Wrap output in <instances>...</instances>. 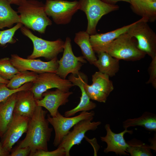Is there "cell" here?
<instances>
[{
	"mask_svg": "<svg viewBox=\"0 0 156 156\" xmlns=\"http://www.w3.org/2000/svg\"><path fill=\"white\" fill-rule=\"evenodd\" d=\"M47 112L42 107L37 106L30 118L26 136L17 146L29 147L31 150L29 155L38 150L48 151V143L53 129L49 127V122L46 118Z\"/></svg>",
	"mask_w": 156,
	"mask_h": 156,
	"instance_id": "6da1fadb",
	"label": "cell"
},
{
	"mask_svg": "<svg viewBox=\"0 0 156 156\" xmlns=\"http://www.w3.org/2000/svg\"><path fill=\"white\" fill-rule=\"evenodd\" d=\"M21 23L29 29L44 34L52 21L46 14L44 4L37 0H25L18 6Z\"/></svg>",
	"mask_w": 156,
	"mask_h": 156,
	"instance_id": "7a4b0ae2",
	"label": "cell"
},
{
	"mask_svg": "<svg viewBox=\"0 0 156 156\" xmlns=\"http://www.w3.org/2000/svg\"><path fill=\"white\" fill-rule=\"evenodd\" d=\"M103 52L119 60L127 61L139 60L146 54L138 48L136 40L127 32L121 34L106 46L101 52Z\"/></svg>",
	"mask_w": 156,
	"mask_h": 156,
	"instance_id": "3957f363",
	"label": "cell"
},
{
	"mask_svg": "<svg viewBox=\"0 0 156 156\" xmlns=\"http://www.w3.org/2000/svg\"><path fill=\"white\" fill-rule=\"evenodd\" d=\"M21 31L24 36L32 41L33 49L32 53L27 58L35 59L44 57L48 60H51L63 51L65 42L60 39L50 41L43 39L34 35L29 29L22 26Z\"/></svg>",
	"mask_w": 156,
	"mask_h": 156,
	"instance_id": "277c9868",
	"label": "cell"
},
{
	"mask_svg": "<svg viewBox=\"0 0 156 156\" xmlns=\"http://www.w3.org/2000/svg\"><path fill=\"white\" fill-rule=\"evenodd\" d=\"M79 10L84 12L88 24L86 31L90 35L97 33L96 27L101 17L111 12L118 10L117 5L105 3L101 0H79Z\"/></svg>",
	"mask_w": 156,
	"mask_h": 156,
	"instance_id": "5b68a950",
	"label": "cell"
},
{
	"mask_svg": "<svg viewBox=\"0 0 156 156\" xmlns=\"http://www.w3.org/2000/svg\"><path fill=\"white\" fill-rule=\"evenodd\" d=\"M145 18L135 22L128 32L135 38L137 47L151 58L156 56V34L150 27Z\"/></svg>",
	"mask_w": 156,
	"mask_h": 156,
	"instance_id": "8992f818",
	"label": "cell"
},
{
	"mask_svg": "<svg viewBox=\"0 0 156 156\" xmlns=\"http://www.w3.org/2000/svg\"><path fill=\"white\" fill-rule=\"evenodd\" d=\"M45 12L57 25H66L71 21L73 16L79 10L78 1L46 0Z\"/></svg>",
	"mask_w": 156,
	"mask_h": 156,
	"instance_id": "52a82bcc",
	"label": "cell"
},
{
	"mask_svg": "<svg viewBox=\"0 0 156 156\" xmlns=\"http://www.w3.org/2000/svg\"><path fill=\"white\" fill-rule=\"evenodd\" d=\"M29 89L33 94L36 100L42 99V94L52 88L68 92L74 86L68 79H63L56 73L45 72L38 74L36 80Z\"/></svg>",
	"mask_w": 156,
	"mask_h": 156,
	"instance_id": "ba28073f",
	"label": "cell"
},
{
	"mask_svg": "<svg viewBox=\"0 0 156 156\" xmlns=\"http://www.w3.org/2000/svg\"><path fill=\"white\" fill-rule=\"evenodd\" d=\"M94 115L95 113L93 111L82 112L77 116L69 117L64 116L58 111L54 117L48 114L47 118L55 131V136L53 143L54 146H58L71 128L77 122L82 120L94 117Z\"/></svg>",
	"mask_w": 156,
	"mask_h": 156,
	"instance_id": "9c48e42d",
	"label": "cell"
},
{
	"mask_svg": "<svg viewBox=\"0 0 156 156\" xmlns=\"http://www.w3.org/2000/svg\"><path fill=\"white\" fill-rule=\"evenodd\" d=\"M64 42L63 55L58 60V66L56 74L62 78L66 79L70 73L78 75L83 64L86 63V61L83 56L77 57L74 55L69 37H66Z\"/></svg>",
	"mask_w": 156,
	"mask_h": 156,
	"instance_id": "30bf717a",
	"label": "cell"
},
{
	"mask_svg": "<svg viewBox=\"0 0 156 156\" xmlns=\"http://www.w3.org/2000/svg\"><path fill=\"white\" fill-rule=\"evenodd\" d=\"M94 117L82 120L76 124L73 129L63 138L58 147L63 148L66 156H69L72 147L81 144L86 132L89 130L94 131L101 124L100 121L92 122Z\"/></svg>",
	"mask_w": 156,
	"mask_h": 156,
	"instance_id": "8fae6325",
	"label": "cell"
},
{
	"mask_svg": "<svg viewBox=\"0 0 156 156\" xmlns=\"http://www.w3.org/2000/svg\"><path fill=\"white\" fill-rule=\"evenodd\" d=\"M10 59L13 65L19 72L28 70L38 74L45 72L56 73L58 66L57 57L49 61L44 62L40 59L24 58L13 54Z\"/></svg>",
	"mask_w": 156,
	"mask_h": 156,
	"instance_id": "7c38bea8",
	"label": "cell"
},
{
	"mask_svg": "<svg viewBox=\"0 0 156 156\" xmlns=\"http://www.w3.org/2000/svg\"><path fill=\"white\" fill-rule=\"evenodd\" d=\"M30 118L14 114L12 120L2 137L1 143L5 150L10 153L13 146L26 133Z\"/></svg>",
	"mask_w": 156,
	"mask_h": 156,
	"instance_id": "4fadbf2b",
	"label": "cell"
},
{
	"mask_svg": "<svg viewBox=\"0 0 156 156\" xmlns=\"http://www.w3.org/2000/svg\"><path fill=\"white\" fill-rule=\"evenodd\" d=\"M72 92H65L58 89L55 90L47 91L42 94V98L36 100L37 105L44 107L48 111L52 117L56 116L59 107L65 105L69 101Z\"/></svg>",
	"mask_w": 156,
	"mask_h": 156,
	"instance_id": "5bb4252c",
	"label": "cell"
},
{
	"mask_svg": "<svg viewBox=\"0 0 156 156\" xmlns=\"http://www.w3.org/2000/svg\"><path fill=\"white\" fill-rule=\"evenodd\" d=\"M105 128L106 131V134L104 136L100 137L101 141L107 144V147L104 149V152L107 153L113 152L120 155H129L127 149L129 145L125 140L124 136L127 133L132 134V130L125 129L120 133H115L112 131L109 124H107L105 125Z\"/></svg>",
	"mask_w": 156,
	"mask_h": 156,
	"instance_id": "9a60e30c",
	"label": "cell"
},
{
	"mask_svg": "<svg viewBox=\"0 0 156 156\" xmlns=\"http://www.w3.org/2000/svg\"><path fill=\"white\" fill-rule=\"evenodd\" d=\"M68 79L74 86L79 87L81 91V96L80 102L77 106L65 112L64 116L66 117L72 116L78 112H88L95 108L96 106V104L90 100V99L84 89V82L87 80L86 76L80 72L78 75L71 74L68 77Z\"/></svg>",
	"mask_w": 156,
	"mask_h": 156,
	"instance_id": "2e32d148",
	"label": "cell"
},
{
	"mask_svg": "<svg viewBox=\"0 0 156 156\" xmlns=\"http://www.w3.org/2000/svg\"><path fill=\"white\" fill-rule=\"evenodd\" d=\"M37 106L33 94L29 90L16 92L14 113L30 118Z\"/></svg>",
	"mask_w": 156,
	"mask_h": 156,
	"instance_id": "e0dca14e",
	"label": "cell"
},
{
	"mask_svg": "<svg viewBox=\"0 0 156 156\" xmlns=\"http://www.w3.org/2000/svg\"><path fill=\"white\" fill-rule=\"evenodd\" d=\"M135 22L114 30L105 33L97 34L90 35V41L95 52H101L103 48L121 34L127 32Z\"/></svg>",
	"mask_w": 156,
	"mask_h": 156,
	"instance_id": "ac0fdd59",
	"label": "cell"
},
{
	"mask_svg": "<svg viewBox=\"0 0 156 156\" xmlns=\"http://www.w3.org/2000/svg\"><path fill=\"white\" fill-rule=\"evenodd\" d=\"M16 92L0 103V137H2L13 118Z\"/></svg>",
	"mask_w": 156,
	"mask_h": 156,
	"instance_id": "d6986e66",
	"label": "cell"
},
{
	"mask_svg": "<svg viewBox=\"0 0 156 156\" xmlns=\"http://www.w3.org/2000/svg\"><path fill=\"white\" fill-rule=\"evenodd\" d=\"M98 54V59L93 65L98 68L99 71L109 77L115 76L119 69V60L105 52H101Z\"/></svg>",
	"mask_w": 156,
	"mask_h": 156,
	"instance_id": "ffe728a7",
	"label": "cell"
},
{
	"mask_svg": "<svg viewBox=\"0 0 156 156\" xmlns=\"http://www.w3.org/2000/svg\"><path fill=\"white\" fill-rule=\"evenodd\" d=\"M132 11L148 22H154L156 20V1L146 0H130Z\"/></svg>",
	"mask_w": 156,
	"mask_h": 156,
	"instance_id": "44dd1931",
	"label": "cell"
},
{
	"mask_svg": "<svg viewBox=\"0 0 156 156\" xmlns=\"http://www.w3.org/2000/svg\"><path fill=\"white\" fill-rule=\"evenodd\" d=\"M11 4L8 0H0V29L10 28L14 24L21 23L19 15Z\"/></svg>",
	"mask_w": 156,
	"mask_h": 156,
	"instance_id": "7402d4cb",
	"label": "cell"
},
{
	"mask_svg": "<svg viewBox=\"0 0 156 156\" xmlns=\"http://www.w3.org/2000/svg\"><path fill=\"white\" fill-rule=\"evenodd\" d=\"M123 128L140 126L150 131H156V114L145 112L139 117L128 119L123 122Z\"/></svg>",
	"mask_w": 156,
	"mask_h": 156,
	"instance_id": "603a6c76",
	"label": "cell"
},
{
	"mask_svg": "<svg viewBox=\"0 0 156 156\" xmlns=\"http://www.w3.org/2000/svg\"><path fill=\"white\" fill-rule=\"evenodd\" d=\"M74 41L80 47L83 57L93 64L97 58L90 41V35L86 31H80L75 34Z\"/></svg>",
	"mask_w": 156,
	"mask_h": 156,
	"instance_id": "cb8c5ba5",
	"label": "cell"
},
{
	"mask_svg": "<svg viewBox=\"0 0 156 156\" xmlns=\"http://www.w3.org/2000/svg\"><path fill=\"white\" fill-rule=\"evenodd\" d=\"M38 75L36 72L28 70L20 71L9 80L7 86L12 90L18 89L26 83L34 82Z\"/></svg>",
	"mask_w": 156,
	"mask_h": 156,
	"instance_id": "d4e9b609",
	"label": "cell"
},
{
	"mask_svg": "<svg viewBox=\"0 0 156 156\" xmlns=\"http://www.w3.org/2000/svg\"><path fill=\"white\" fill-rule=\"evenodd\" d=\"M109 77L99 71L96 72L92 76L91 85L95 89L105 94L108 96L114 89L112 82Z\"/></svg>",
	"mask_w": 156,
	"mask_h": 156,
	"instance_id": "484cf974",
	"label": "cell"
},
{
	"mask_svg": "<svg viewBox=\"0 0 156 156\" xmlns=\"http://www.w3.org/2000/svg\"><path fill=\"white\" fill-rule=\"evenodd\" d=\"M19 71L12 64L10 58L0 59V77L9 80Z\"/></svg>",
	"mask_w": 156,
	"mask_h": 156,
	"instance_id": "4316f807",
	"label": "cell"
},
{
	"mask_svg": "<svg viewBox=\"0 0 156 156\" xmlns=\"http://www.w3.org/2000/svg\"><path fill=\"white\" fill-rule=\"evenodd\" d=\"M128 144L129 146L127 149V151L131 156L153 155L149 146L144 143H135L134 142H129Z\"/></svg>",
	"mask_w": 156,
	"mask_h": 156,
	"instance_id": "83f0119b",
	"label": "cell"
},
{
	"mask_svg": "<svg viewBox=\"0 0 156 156\" xmlns=\"http://www.w3.org/2000/svg\"><path fill=\"white\" fill-rule=\"evenodd\" d=\"M23 25L22 23H19L10 29L3 31L0 30V44L4 45L8 43H15L16 40L13 38L14 36L16 31Z\"/></svg>",
	"mask_w": 156,
	"mask_h": 156,
	"instance_id": "f1b7e54d",
	"label": "cell"
},
{
	"mask_svg": "<svg viewBox=\"0 0 156 156\" xmlns=\"http://www.w3.org/2000/svg\"><path fill=\"white\" fill-rule=\"evenodd\" d=\"M87 80L84 82L83 86L84 90L90 99L98 102L105 103L108 96L104 93L93 87L91 85L88 84Z\"/></svg>",
	"mask_w": 156,
	"mask_h": 156,
	"instance_id": "f546056e",
	"label": "cell"
},
{
	"mask_svg": "<svg viewBox=\"0 0 156 156\" xmlns=\"http://www.w3.org/2000/svg\"><path fill=\"white\" fill-rule=\"evenodd\" d=\"M32 84V82L26 83L18 89L12 90L8 88L6 84L0 83V103L19 91L29 90Z\"/></svg>",
	"mask_w": 156,
	"mask_h": 156,
	"instance_id": "4dcf8cb0",
	"label": "cell"
},
{
	"mask_svg": "<svg viewBox=\"0 0 156 156\" xmlns=\"http://www.w3.org/2000/svg\"><path fill=\"white\" fill-rule=\"evenodd\" d=\"M30 156H65V152L62 147H58L55 150L51 151L38 150L30 155Z\"/></svg>",
	"mask_w": 156,
	"mask_h": 156,
	"instance_id": "1f68e13d",
	"label": "cell"
},
{
	"mask_svg": "<svg viewBox=\"0 0 156 156\" xmlns=\"http://www.w3.org/2000/svg\"><path fill=\"white\" fill-rule=\"evenodd\" d=\"M152 60L149 67L150 77L147 83H151L156 87V56L152 58Z\"/></svg>",
	"mask_w": 156,
	"mask_h": 156,
	"instance_id": "d6a6232c",
	"label": "cell"
},
{
	"mask_svg": "<svg viewBox=\"0 0 156 156\" xmlns=\"http://www.w3.org/2000/svg\"><path fill=\"white\" fill-rule=\"evenodd\" d=\"M31 150L28 147H17L10 154V156H27L29 155Z\"/></svg>",
	"mask_w": 156,
	"mask_h": 156,
	"instance_id": "836d02e7",
	"label": "cell"
},
{
	"mask_svg": "<svg viewBox=\"0 0 156 156\" xmlns=\"http://www.w3.org/2000/svg\"><path fill=\"white\" fill-rule=\"evenodd\" d=\"M104 2L107 3L112 4L116 5V3L119 1H122L130 3V0H101Z\"/></svg>",
	"mask_w": 156,
	"mask_h": 156,
	"instance_id": "e575fe53",
	"label": "cell"
},
{
	"mask_svg": "<svg viewBox=\"0 0 156 156\" xmlns=\"http://www.w3.org/2000/svg\"><path fill=\"white\" fill-rule=\"evenodd\" d=\"M10 153L4 149L2 147V143L0 141V156H10Z\"/></svg>",
	"mask_w": 156,
	"mask_h": 156,
	"instance_id": "d590c367",
	"label": "cell"
},
{
	"mask_svg": "<svg viewBox=\"0 0 156 156\" xmlns=\"http://www.w3.org/2000/svg\"><path fill=\"white\" fill-rule=\"evenodd\" d=\"M11 4H14L18 6L25 0H8Z\"/></svg>",
	"mask_w": 156,
	"mask_h": 156,
	"instance_id": "8d00e7d4",
	"label": "cell"
},
{
	"mask_svg": "<svg viewBox=\"0 0 156 156\" xmlns=\"http://www.w3.org/2000/svg\"><path fill=\"white\" fill-rule=\"evenodd\" d=\"M9 81V80L5 79L0 77V83L7 84Z\"/></svg>",
	"mask_w": 156,
	"mask_h": 156,
	"instance_id": "74e56055",
	"label": "cell"
},
{
	"mask_svg": "<svg viewBox=\"0 0 156 156\" xmlns=\"http://www.w3.org/2000/svg\"><path fill=\"white\" fill-rule=\"evenodd\" d=\"M151 1H156V0H151Z\"/></svg>",
	"mask_w": 156,
	"mask_h": 156,
	"instance_id": "f35d334b",
	"label": "cell"
},
{
	"mask_svg": "<svg viewBox=\"0 0 156 156\" xmlns=\"http://www.w3.org/2000/svg\"></svg>",
	"mask_w": 156,
	"mask_h": 156,
	"instance_id": "ab89813d",
	"label": "cell"
}]
</instances>
